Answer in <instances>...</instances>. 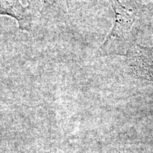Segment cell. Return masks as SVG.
Listing matches in <instances>:
<instances>
[{
    "instance_id": "1",
    "label": "cell",
    "mask_w": 153,
    "mask_h": 153,
    "mask_svg": "<svg viewBox=\"0 0 153 153\" xmlns=\"http://www.w3.org/2000/svg\"><path fill=\"white\" fill-rule=\"evenodd\" d=\"M115 14V24L101 45L103 52L114 53L116 47L123 46L130 39L131 29L136 21L139 7L135 0H109Z\"/></svg>"
},
{
    "instance_id": "2",
    "label": "cell",
    "mask_w": 153,
    "mask_h": 153,
    "mask_svg": "<svg viewBox=\"0 0 153 153\" xmlns=\"http://www.w3.org/2000/svg\"><path fill=\"white\" fill-rule=\"evenodd\" d=\"M126 55L134 75L153 82V47L135 44L128 50Z\"/></svg>"
},
{
    "instance_id": "3",
    "label": "cell",
    "mask_w": 153,
    "mask_h": 153,
    "mask_svg": "<svg viewBox=\"0 0 153 153\" xmlns=\"http://www.w3.org/2000/svg\"><path fill=\"white\" fill-rule=\"evenodd\" d=\"M26 1L30 9L38 14H39L43 7L46 3V0H26Z\"/></svg>"
}]
</instances>
